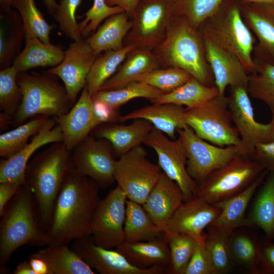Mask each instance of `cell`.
Masks as SVG:
<instances>
[{
	"label": "cell",
	"mask_w": 274,
	"mask_h": 274,
	"mask_svg": "<svg viewBox=\"0 0 274 274\" xmlns=\"http://www.w3.org/2000/svg\"><path fill=\"white\" fill-rule=\"evenodd\" d=\"M98 184L75 168L66 177L54 206L44 246L68 245L90 236L92 220L100 200Z\"/></svg>",
	"instance_id": "6da1fadb"
},
{
	"label": "cell",
	"mask_w": 274,
	"mask_h": 274,
	"mask_svg": "<svg viewBox=\"0 0 274 274\" xmlns=\"http://www.w3.org/2000/svg\"><path fill=\"white\" fill-rule=\"evenodd\" d=\"M75 168L71 151L63 142L51 144L27 164L26 184L30 188L41 225L49 227L58 193L68 175Z\"/></svg>",
	"instance_id": "7a4b0ae2"
},
{
	"label": "cell",
	"mask_w": 274,
	"mask_h": 274,
	"mask_svg": "<svg viewBox=\"0 0 274 274\" xmlns=\"http://www.w3.org/2000/svg\"><path fill=\"white\" fill-rule=\"evenodd\" d=\"M161 67L181 68L202 84L215 86L206 56L203 36L184 17L174 16L163 42L152 51Z\"/></svg>",
	"instance_id": "3957f363"
},
{
	"label": "cell",
	"mask_w": 274,
	"mask_h": 274,
	"mask_svg": "<svg viewBox=\"0 0 274 274\" xmlns=\"http://www.w3.org/2000/svg\"><path fill=\"white\" fill-rule=\"evenodd\" d=\"M1 217L0 266L3 271L12 254L21 246H44L45 231L32 193L26 184L20 187Z\"/></svg>",
	"instance_id": "277c9868"
},
{
	"label": "cell",
	"mask_w": 274,
	"mask_h": 274,
	"mask_svg": "<svg viewBox=\"0 0 274 274\" xmlns=\"http://www.w3.org/2000/svg\"><path fill=\"white\" fill-rule=\"evenodd\" d=\"M198 29L204 38L236 56L249 75L255 72L256 40L242 16L240 0L226 1Z\"/></svg>",
	"instance_id": "5b68a950"
},
{
	"label": "cell",
	"mask_w": 274,
	"mask_h": 274,
	"mask_svg": "<svg viewBox=\"0 0 274 274\" xmlns=\"http://www.w3.org/2000/svg\"><path fill=\"white\" fill-rule=\"evenodd\" d=\"M57 76L46 73H18L17 82L22 93L21 104L13 119L18 126L40 115L58 117L67 113L74 104Z\"/></svg>",
	"instance_id": "8992f818"
},
{
	"label": "cell",
	"mask_w": 274,
	"mask_h": 274,
	"mask_svg": "<svg viewBox=\"0 0 274 274\" xmlns=\"http://www.w3.org/2000/svg\"><path fill=\"white\" fill-rule=\"evenodd\" d=\"M184 119L199 137L211 144L220 147L241 145L238 131L231 123L228 97L225 95L219 94L200 106L185 109Z\"/></svg>",
	"instance_id": "52a82bcc"
},
{
	"label": "cell",
	"mask_w": 274,
	"mask_h": 274,
	"mask_svg": "<svg viewBox=\"0 0 274 274\" xmlns=\"http://www.w3.org/2000/svg\"><path fill=\"white\" fill-rule=\"evenodd\" d=\"M264 170L251 157L238 155L197 184L195 195L215 204L245 190Z\"/></svg>",
	"instance_id": "ba28073f"
},
{
	"label": "cell",
	"mask_w": 274,
	"mask_h": 274,
	"mask_svg": "<svg viewBox=\"0 0 274 274\" xmlns=\"http://www.w3.org/2000/svg\"><path fill=\"white\" fill-rule=\"evenodd\" d=\"M174 0H140L125 46L153 51L164 40L174 16Z\"/></svg>",
	"instance_id": "9c48e42d"
},
{
	"label": "cell",
	"mask_w": 274,
	"mask_h": 274,
	"mask_svg": "<svg viewBox=\"0 0 274 274\" xmlns=\"http://www.w3.org/2000/svg\"><path fill=\"white\" fill-rule=\"evenodd\" d=\"M147 152L141 145L116 160L114 178L128 199L143 204L162 172L159 165L147 158Z\"/></svg>",
	"instance_id": "30bf717a"
},
{
	"label": "cell",
	"mask_w": 274,
	"mask_h": 274,
	"mask_svg": "<svg viewBox=\"0 0 274 274\" xmlns=\"http://www.w3.org/2000/svg\"><path fill=\"white\" fill-rule=\"evenodd\" d=\"M177 132L186 151L187 172L197 184L238 155H245L241 146L220 147L214 145L199 137L189 126L178 129Z\"/></svg>",
	"instance_id": "8fae6325"
},
{
	"label": "cell",
	"mask_w": 274,
	"mask_h": 274,
	"mask_svg": "<svg viewBox=\"0 0 274 274\" xmlns=\"http://www.w3.org/2000/svg\"><path fill=\"white\" fill-rule=\"evenodd\" d=\"M127 199L125 193L118 185L100 199L90 227V236L95 245L112 249L125 242L124 226Z\"/></svg>",
	"instance_id": "7c38bea8"
},
{
	"label": "cell",
	"mask_w": 274,
	"mask_h": 274,
	"mask_svg": "<svg viewBox=\"0 0 274 274\" xmlns=\"http://www.w3.org/2000/svg\"><path fill=\"white\" fill-rule=\"evenodd\" d=\"M144 143L152 148L158 156V165L163 172L180 186L184 201L195 195L197 183L187 170V156L180 136L170 140L165 133L153 127Z\"/></svg>",
	"instance_id": "4fadbf2b"
},
{
	"label": "cell",
	"mask_w": 274,
	"mask_h": 274,
	"mask_svg": "<svg viewBox=\"0 0 274 274\" xmlns=\"http://www.w3.org/2000/svg\"><path fill=\"white\" fill-rule=\"evenodd\" d=\"M75 169L104 188L115 181L116 160L111 144L104 139L89 135L71 151Z\"/></svg>",
	"instance_id": "5bb4252c"
},
{
	"label": "cell",
	"mask_w": 274,
	"mask_h": 274,
	"mask_svg": "<svg viewBox=\"0 0 274 274\" xmlns=\"http://www.w3.org/2000/svg\"><path fill=\"white\" fill-rule=\"evenodd\" d=\"M229 88L227 97L231 118L239 133L244 154L252 157L257 144L271 141L272 123L256 120L247 87Z\"/></svg>",
	"instance_id": "9a60e30c"
},
{
	"label": "cell",
	"mask_w": 274,
	"mask_h": 274,
	"mask_svg": "<svg viewBox=\"0 0 274 274\" xmlns=\"http://www.w3.org/2000/svg\"><path fill=\"white\" fill-rule=\"evenodd\" d=\"M98 56L86 39L83 38L70 45L60 64L45 72L61 79L74 105L79 93L86 85L87 76Z\"/></svg>",
	"instance_id": "2e32d148"
},
{
	"label": "cell",
	"mask_w": 274,
	"mask_h": 274,
	"mask_svg": "<svg viewBox=\"0 0 274 274\" xmlns=\"http://www.w3.org/2000/svg\"><path fill=\"white\" fill-rule=\"evenodd\" d=\"M70 248L101 274H161L166 267L155 266L142 269L131 264L120 252L95 245L90 236L72 242Z\"/></svg>",
	"instance_id": "e0dca14e"
},
{
	"label": "cell",
	"mask_w": 274,
	"mask_h": 274,
	"mask_svg": "<svg viewBox=\"0 0 274 274\" xmlns=\"http://www.w3.org/2000/svg\"><path fill=\"white\" fill-rule=\"evenodd\" d=\"M63 136L60 126L54 118H49L39 131L33 136L21 150L0 162V183L12 182L26 184L25 169L35 153L42 147L54 143L63 142Z\"/></svg>",
	"instance_id": "ac0fdd59"
},
{
	"label": "cell",
	"mask_w": 274,
	"mask_h": 274,
	"mask_svg": "<svg viewBox=\"0 0 274 274\" xmlns=\"http://www.w3.org/2000/svg\"><path fill=\"white\" fill-rule=\"evenodd\" d=\"M221 209L195 195L184 201L169 220L163 231L181 232L197 242L204 240V229L216 219Z\"/></svg>",
	"instance_id": "d6986e66"
},
{
	"label": "cell",
	"mask_w": 274,
	"mask_h": 274,
	"mask_svg": "<svg viewBox=\"0 0 274 274\" xmlns=\"http://www.w3.org/2000/svg\"><path fill=\"white\" fill-rule=\"evenodd\" d=\"M54 118L61 128L63 143L70 151L101 124L94 111L92 96L85 86L70 110L61 116Z\"/></svg>",
	"instance_id": "ffe728a7"
},
{
	"label": "cell",
	"mask_w": 274,
	"mask_h": 274,
	"mask_svg": "<svg viewBox=\"0 0 274 274\" xmlns=\"http://www.w3.org/2000/svg\"><path fill=\"white\" fill-rule=\"evenodd\" d=\"M242 16L258 42L254 59L274 65V5L241 3Z\"/></svg>",
	"instance_id": "44dd1931"
},
{
	"label": "cell",
	"mask_w": 274,
	"mask_h": 274,
	"mask_svg": "<svg viewBox=\"0 0 274 274\" xmlns=\"http://www.w3.org/2000/svg\"><path fill=\"white\" fill-rule=\"evenodd\" d=\"M203 38L206 58L220 94L225 95L228 87H248L249 74L240 60L234 55Z\"/></svg>",
	"instance_id": "7402d4cb"
},
{
	"label": "cell",
	"mask_w": 274,
	"mask_h": 274,
	"mask_svg": "<svg viewBox=\"0 0 274 274\" xmlns=\"http://www.w3.org/2000/svg\"><path fill=\"white\" fill-rule=\"evenodd\" d=\"M184 201V197L179 185L162 171L142 206L163 231L169 220Z\"/></svg>",
	"instance_id": "603a6c76"
},
{
	"label": "cell",
	"mask_w": 274,
	"mask_h": 274,
	"mask_svg": "<svg viewBox=\"0 0 274 274\" xmlns=\"http://www.w3.org/2000/svg\"><path fill=\"white\" fill-rule=\"evenodd\" d=\"M153 127L149 121L143 119H134L128 125L104 123L98 125L90 135L108 140L113 148L116 157H120L144 143Z\"/></svg>",
	"instance_id": "cb8c5ba5"
},
{
	"label": "cell",
	"mask_w": 274,
	"mask_h": 274,
	"mask_svg": "<svg viewBox=\"0 0 274 274\" xmlns=\"http://www.w3.org/2000/svg\"><path fill=\"white\" fill-rule=\"evenodd\" d=\"M268 171L263 170L245 190L237 194L215 204L221 209L216 219L210 225L230 235L237 229L251 227L246 212L251 199Z\"/></svg>",
	"instance_id": "d4e9b609"
},
{
	"label": "cell",
	"mask_w": 274,
	"mask_h": 274,
	"mask_svg": "<svg viewBox=\"0 0 274 274\" xmlns=\"http://www.w3.org/2000/svg\"><path fill=\"white\" fill-rule=\"evenodd\" d=\"M184 111L182 106L175 104L153 103L152 105L120 115L118 121L145 119L168 137L174 139L177 129L188 126L185 122Z\"/></svg>",
	"instance_id": "484cf974"
},
{
	"label": "cell",
	"mask_w": 274,
	"mask_h": 274,
	"mask_svg": "<svg viewBox=\"0 0 274 274\" xmlns=\"http://www.w3.org/2000/svg\"><path fill=\"white\" fill-rule=\"evenodd\" d=\"M116 250L131 264L142 269L155 266L167 268L170 263V250L163 236L147 241H125Z\"/></svg>",
	"instance_id": "4316f807"
},
{
	"label": "cell",
	"mask_w": 274,
	"mask_h": 274,
	"mask_svg": "<svg viewBox=\"0 0 274 274\" xmlns=\"http://www.w3.org/2000/svg\"><path fill=\"white\" fill-rule=\"evenodd\" d=\"M159 67V60L152 51L135 48L128 53L123 64L99 91L121 88L136 81L140 76Z\"/></svg>",
	"instance_id": "83f0119b"
},
{
	"label": "cell",
	"mask_w": 274,
	"mask_h": 274,
	"mask_svg": "<svg viewBox=\"0 0 274 274\" xmlns=\"http://www.w3.org/2000/svg\"><path fill=\"white\" fill-rule=\"evenodd\" d=\"M25 46L12 64L18 73L38 67L55 66L63 60L65 51L58 46L45 44L30 35H25Z\"/></svg>",
	"instance_id": "f1b7e54d"
},
{
	"label": "cell",
	"mask_w": 274,
	"mask_h": 274,
	"mask_svg": "<svg viewBox=\"0 0 274 274\" xmlns=\"http://www.w3.org/2000/svg\"><path fill=\"white\" fill-rule=\"evenodd\" d=\"M131 26V19L123 11L107 18L86 39L97 55L102 52L119 50L124 47V39Z\"/></svg>",
	"instance_id": "f546056e"
},
{
	"label": "cell",
	"mask_w": 274,
	"mask_h": 274,
	"mask_svg": "<svg viewBox=\"0 0 274 274\" xmlns=\"http://www.w3.org/2000/svg\"><path fill=\"white\" fill-rule=\"evenodd\" d=\"M30 256L40 258L46 263L48 274H95L68 245H46Z\"/></svg>",
	"instance_id": "4dcf8cb0"
},
{
	"label": "cell",
	"mask_w": 274,
	"mask_h": 274,
	"mask_svg": "<svg viewBox=\"0 0 274 274\" xmlns=\"http://www.w3.org/2000/svg\"><path fill=\"white\" fill-rule=\"evenodd\" d=\"M254 195L247 218L251 227L260 229L265 237L272 241L274 239V172H269Z\"/></svg>",
	"instance_id": "1f68e13d"
},
{
	"label": "cell",
	"mask_w": 274,
	"mask_h": 274,
	"mask_svg": "<svg viewBox=\"0 0 274 274\" xmlns=\"http://www.w3.org/2000/svg\"><path fill=\"white\" fill-rule=\"evenodd\" d=\"M231 256L234 265L251 274H260L261 239L254 233L237 229L229 235Z\"/></svg>",
	"instance_id": "d6a6232c"
},
{
	"label": "cell",
	"mask_w": 274,
	"mask_h": 274,
	"mask_svg": "<svg viewBox=\"0 0 274 274\" xmlns=\"http://www.w3.org/2000/svg\"><path fill=\"white\" fill-rule=\"evenodd\" d=\"M125 241H147L162 237L163 231L152 220L143 206L126 200L124 226Z\"/></svg>",
	"instance_id": "836d02e7"
},
{
	"label": "cell",
	"mask_w": 274,
	"mask_h": 274,
	"mask_svg": "<svg viewBox=\"0 0 274 274\" xmlns=\"http://www.w3.org/2000/svg\"><path fill=\"white\" fill-rule=\"evenodd\" d=\"M220 94L216 86H207L192 77L175 90L152 100L153 103H172L190 108L200 106Z\"/></svg>",
	"instance_id": "e575fe53"
},
{
	"label": "cell",
	"mask_w": 274,
	"mask_h": 274,
	"mask_svg": "<svg viewBox=\"0 0 274 274\" xmlns=\"http://www.w3.org/2000/svg\"><path fill=\"white\" fill-rule=\"evenodd\" d=\"M135 48L133 46H125L120 50L107 51L97 56L87 76L85 86L91 96L116 72L128 53Z\"/></svg>",
	"instance_id": "d590c367"
},
{
	"label": "cell",
	"mask_w": 274,
	"mask_h": 274,
	"mask_svg": "<svg viewBox=\"0 0 274 274\" xmlns=\"http://www.w3.org/2000/svg\"><path fill=\"white\" fill-rule=\"evenodd\" d=\"M164 93L147 84L134 81L118 89L98 91L92 96V99L119 110L122 106L133 98L143 97L151 101Z\"/></svg>",
	"instance_id": "8d00e7d4"
},
{
	"label": "cell",
	"mask_w": 274,
	"mask_h": 274,
	"mask_svg": "<svg viewBox=\"0 0 274 274\" xmlns=\"http://www.w3.org/2000/svg\"><path fill=\"white\" fill-rule=\"evenodd\" d=\"M204 243L211 261L213 274H225L231 271L234 264L230 250L229 235L209 225Z\"/></svg>",
	"instance_id": "74e56055"
},
{
	"label": "cell",
	"mask_w": 274,
	"mask_h": 274,
	"mask_svg": "<svg viewBox=\"0 0 274 274\" xmlns=\"http://www.w3.org/2000/svg\"><path fill=\"white\" fill-rule=\"evenodd\" d=\"M50 118L40 115L17 126L0 135V156L9 158L21 150L31 136L37 134L45 122Z\"/></svg>",
	"instance_id": "f35d334b"
},
{
	"label": "cell",
	"mask_w": 274,
	"mask_h": 274,
	"mask_svg": "<svg viewBox=\"0 0 274 274\" xmlns=\"http://www.w3.org/2000/svg\"><path fill=\"white\" fill-rule=\"evenodd\" d=\"M163 236L170 250V263L166 270L169 274H184L186 268L194 253L197 242L181 232L165 231Z\"/></svg>",
	"instance_id": "ab89813d"
},
{
	"label": "cell",
	"mask_w": 274,
	"mask_h": 274,
	"mask_svg": "<svg viewBox=\"0 0 274 274\" xmlns=\"http://www.w3.org/2000/svg\"><path fill=\"white\" fill-rule=\"evenodd\" d=\"M256 71L249 75L248 91L253 98L264 102L274 116V65L254 59Z\"/></svg>",
	"instance_id": "60d3db41"
},
{
	"label": "cell",
	"mask_w": 274,
	"mask_h": 274,
	"mask_svg": "<svg viewBox=\"0 0 274 274\" xmlns=\"http://www.w3.org/2000/svg\"><path fill=\"white\" fill-rule=\"evenodd\" d=\"M12 7L21 17L25 35L36 37L45 44H51L50 33L53 26L45 20L35 0H13Z\"/></svg>",
	"instance_id": "b9f144b4"
},
{
	"label": "cell",
	"mask_w": 274,
	"mask_h": 274,
	"mask_svg": "<svg viewBox=\"0 0 274 274\" xmlns=\"http://www.w3.org/2000/svg\"><path fill=\"white\" fill-rule=\"evenodd\" d=\"M227 0H174V16L185 18L195 28L215 15Z\"/></svg>",
	"instance_id": "7bdbcfd3"
},
{
	"label": "cell",
	"mask_w": 274,
	"mask_h": 274,
	"mask_svg": "<svg viewBox=\"0 0 274 274\" xmlns=\"http://www.w3.org/2000/svg\"><path fill=\"white\" fill-rule=\"evenodd\" d=\"M192 76L178 67H159L143 74L136 80L158 89L165 93L179 88Z\"/></svg>",
	"instance_id": "ee69618b"
},
{
	"label": "cell",
	"mask_w": 274,
	"mask_h": 274,
	"mask_svg": "<svg viewBox=\"0 0 274 274\" xmlns=\"http://www.w3.org/2000/svg\"><path fill=\"white\" fill-rule=\"evenodd\" d=\"M18 72L11 66L0 72V109L13 118L22 101V93L17 82Z\"/></svg>",
	"instance_id": "f6af8a7d"
},
{
	"label": "cell",
	"mask_w": 274,
	"mask_h": 274,
	"mask_svg": "<svg viewBox=\"0 0 274 274\" xmlns=\"http://www.w3.org/2000/svg\"><path fill=\"white\" fill-rule=\"evenodd\" d=\"M13 26L12 31L6 36L2 26L0 28V66L2 70L10 66L12 60L20 47L23 37H25L23 22L16 12L11 11Z\"/></svg>",
	"instance_id": "bcb514c9"
},
{
	"label": "cell",
	"mask_w": 274,
	"mask_h": 274,
	"mask_svg": "<svg viewBox=\"0 0 274 274\" xmlns=\"http://www.w3.org/2000/svg\"><path fill=\"white\" fill-rule=\"evenodd\" d=\"M82 0H60L56 11L52 14L58 23L59 28L66 36L74 41L82 37L76 21V13Z\"/></svg>",
	"instance_id": "7dc6e473"
},
{
	"label": "cell",
	"mask_w": 274,
	"mask_h": 274,
	"mask_svg": "<svg viewBox=\"0 0 274 274\" xmlns=\"http://www.w3.org/2000/svg\"><path fill=\"white\" fill-rule=\"evenodd\" d=\"M123 11L119 7L108 5L105 0H93L92 6L84 15L85 19L78 24L82 37H88L96 31L104 20Z\"/></svg>",
	"instance_id": "c3c4849f"
},
{
	"label": "cell",
	"mask_w": 274,
	"mask_h": 274,
	"mask_svg": "<svg viewBox=\"0 0 274 274\" xmlns=\"http://www.w3.org/2000/svg\"><path fill=\"white\" fill-rule=\"evenodd\" d=\"M184 274H213L212 264L204 241L197 242Z\"/></svg>",
	"instance_id": "681fc988"
},
{
	"label": "cell",
	"mask_w": 274,
	"mask_h": 274,
	"mask_svg": "<svg viewBox=\"0 0 274 274\" xmlns=\"http://www.w3.org/2000/svg\"><path fill=\"white\" fill-rule=\"evenodd\" d=\"M252 158L265 169L274 172V141L257 144Z\"/></svg>",
	"instance_id": "f907efd6"
},
{
	"label": "cell",
	"mask_w": 274,
	"mask_h": 274,
	"mask_svg": "<svg viewBox=\"0 0 274 274\" xmlns=\"http://www.w3.org/2000/svg\"><path fill=\"white\" fill-rule=\"evenodd\" d=\"M260 274H274V243L265 238L261 239Z\"/></svg>",
	"instance_id": "816d5d0a"
},
{
	"label": "cell",
	"mask_w": 274,
	"mask_h": 274,
	"mask_svg": "<svg viewBox=\"0 0 274 274\" xmlns=\"http://www.w3.org/2000/svg\"><path fill=\"white\" fill-rule=\"evenodd\" d=\"M94 111L100 123L118 121L119 110L110 107L99 101H93Z\"/></svg>",
	"instance_id": "f5cc1de1"
},
{
	"label": "cell",
	"mask_w": 274,
	"mask_h": 274,
	"mask_svg": "<svg viewBox=\"0 0 274 274\" xmlns=\"http://www.w3.org/2000/svg\"><path fill=\"white\" fill-rule=\"evenodd\" d=\"M21 186L12 182L0 183V217L3 215L9 202Z\"/></svg>",
	"instance_id": "db71d44e"
},
{
	"label": "cell",
	"mask_w": 274,
	"mask_h": 274,
	"mask_svg": "<svg viewBox=\"0 0 274 274\" xmlns=\"http://www.w3.org/2000/svg\"><path fill=\"white\" fill-rule=\"evenodd\" d=\"M110 6H118L121 8L132 19L140 0H105Z\"/></svg>",
	"instance_id": "11a10c76"
},
{
	"label": "cell",
	"mask_w": 274,
	"mask_h": 274,
	"mask_svg": "<svg viewBox=\"0 0 274 274\" xmlns=\"http://www.w3.org/2000/svg\"><path fill=\"white\" fill-rule=\"evenodd\" d=\"M29 262L36 274H48V268L45 262L42 259L30 256Z\"/></svg>",
	"instance_id": "9f6ffc18"
},
{
	"label": "cell",
	"mask_w": 274,
	"mask_h": 274,
	"mask_svg": "<svg viewBox=\"0 0 274 274\" xmlns=\"http://www.w3.org/2000/svg\"><path fill=\"white\" fill-rule=\"evenodd\" d=\"M14 274H36L32 269L29 261H24L19 263L15 269Z\"/></svg>",
	"instance_id": "6f0895ef"
},
{
	"label": "cell",
	"mask_w": 274,
	"mask_h": 274,
	"mask_svg": "<svg viewBox=\"0 0 274 274\" xmlns=\"http://www.w3.org/2000/svg\"><path fill=\"white\" fill-rule=\"evenodd\" d=\"M13 118L11 116L1 112L0 114V126L1 130L5 129L8 127L10 124H13Z\"/></svg>",
	"instance_id": "680465c9"
},
{
	"label": "cell",
	"mask_w": 274,
	"mask_h": 274,
	"mask_svg": "<svg viewBox=\"0 0 274 274\" xmlns=\"http://www.w3.org/2000/svg\"><path fill=\"white\" fill-rule=\"evenodd\" d=\"M13 0H0L1 11L4 14L8 15L11 12Z\"/></svg>",
	"instance_id": "91938a15"
},
{
	"label": "cell",
	"mask_w": 274,
	"mask_h": 274,
	"mask_svg": "<svg viewBox=\"0 0 274 274\" xmlns=\"http://www.w3.org/2000/svg\"><path fill=\"white\" fill-rule=\"evenodd\" d=\"M43 2L48 11L52 15L58 7L56 0H43Z\"/></svg>",
	"instance_id": "94428289"
},
{
	"label": "cell",
	"mask_w": 274,
	"mask_h": 274,
	"mask_svg": "<svg viewBox=\"0 0 274 274\" xmlns=\"http://www.w3.org/2000/svg\"><path fill=\"white\" fill-rule=\"evenodd\" d=\"M242 4L263 3L274 5V0H240Z\"/></svg>",
	"instance_id": "6125c7cd"
},
{
	"label": "cell",
	"mask_w": 274,
	"mask_h": 274,
	"mask_svg": "<svg viewBox=\"0 0 274 274\" xmlns=\"http://www.w3.org/2000/svg\"><path fill=\"white\" fill-rule=\"evenodd\" d=\"M272 123V130H271V141H274V116L271 117V119L270 121Z\"/></svg>",
	"instance_id": "be15d7a7"
}]
</instances>
